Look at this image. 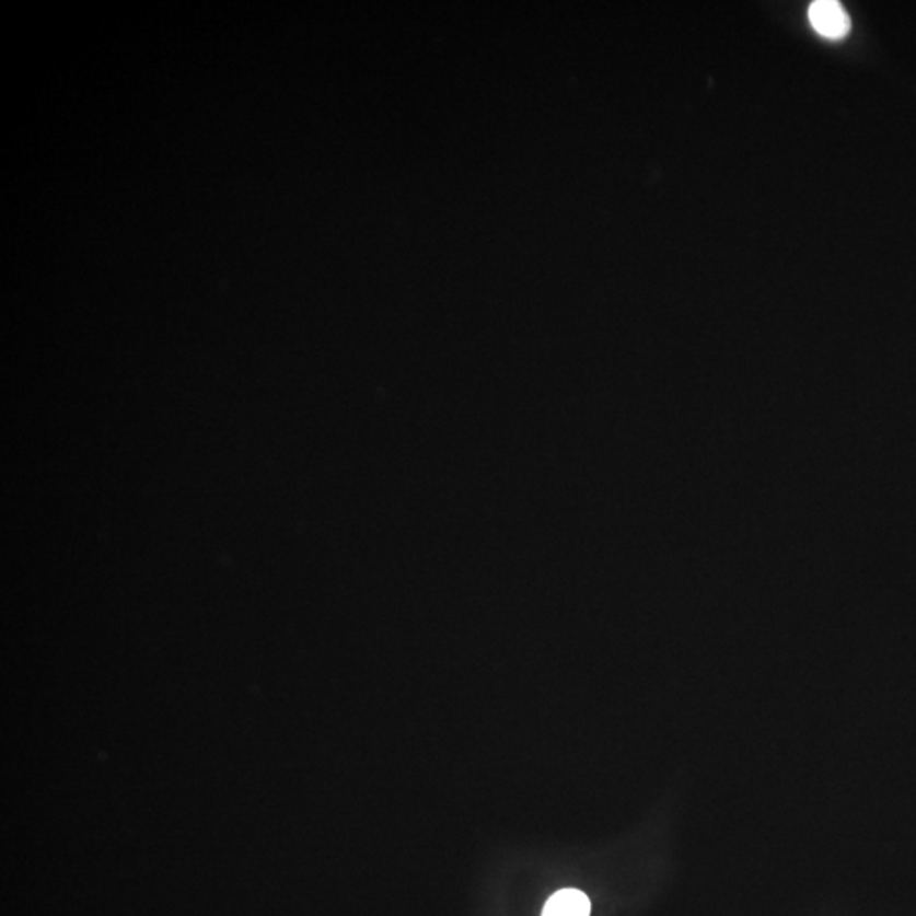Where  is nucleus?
Here are the masks:
<instances>
[{
	"label": "nucleus",
	"instance_id": "1",
	"mask_svg": "<svg viewBox=\"0 0 916 916\" xmlns=\"http://www.w3.org/2000/svg\"><path fill=\"white\" fill-rule=\"evenodd\" d=\"M810 21L814 31L828 39L844 38L850 31L847 12L834 0H819L811 4Z\"/></svg>",
	"mask_w": 916,
	"mask_h": 916
},
{
	"label": "nucleus",
	"instance_id": "2",
	"mask_svg": "<svg viewBox=\"0 0 916 916\" xmlns=\"http://www.w3.org/2000/svg\"><path fill=\"white\" fill-rule=\"evenodd\" d=\"M591 902L584 893L577 890H563L555 893L543 908L542 916H589Z\"/></svg>",
	"mask_w": 916,
	"mask_h": 916
}]
</instances>
